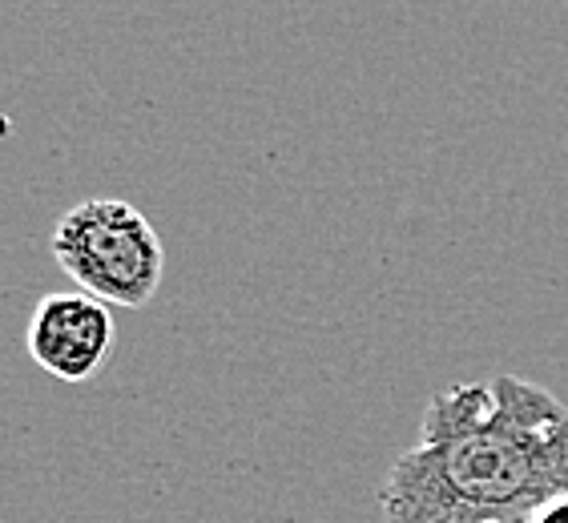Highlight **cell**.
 I'll return each instance as SVG.
<instances>
[{
  "instance_id": "1",
  "label": "cell",
  "mask_w": 568,
  "mask_h": 523,
  "mask_svg": "<svg viewBox=\"0 0 568 523\" xmlns=\"http://www.w3.org/2000/svg\"><path fill=\"white\" fill-rule=\"evenodd\" d=\"M568 495V407L520 375L432 394L383 475V523H528Z\"/></svg>"
},
{
  "instance_id": "2",
  "label": "cell",
  "mask_w": 568,
  "mask_h": 523,
  "mask_svg": "<svg viewBox=\"0 0 568 523\" xmlns=\"http://www.w3.org/2000/svg\"><path fill=\"white\" fill-rule=\"evenodd\" d=\"M49 250L85 295L125 310H142L165 274V250L153 222L121 197H89L65 209Z\"/></svg>"
},
{
  "instance_id": "3",
  "label": "cell",
  "mask_w": 568,
  "mask_h": 523,
  "mask_svg": "<svg viewBox=\"0 0 568 523\" xmlns=\"http://www.w3.org/2000/svg\"><path fill=\"white\" fill-rule=\"evenodd\" d=\"M29 355L41 371L61 382H89L110 362L118 327L110 306L101 298L77 290V295H44L29 318Z\"/></svg>"
},
{
  "instance_id": "4",
  "label": "cell",
  "mask_w": 568,
  "mask_h": 523,
  "mask_svg": "<svg viewBox=\"0 0 568 523\" xmlns=\"http://www.w3.org/2000/svg\"><path fill=\"white\" fill-rule=\"evenodd\" d=\"M528 523H568V495H557V500H548L545 507H536Z\"/></svg>"
}]
</instances>
